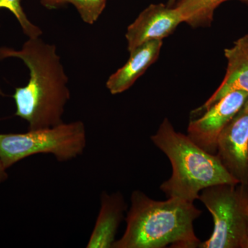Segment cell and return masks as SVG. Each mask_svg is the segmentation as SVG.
Wrapping results in <instances>:
<instances>
[{
    "mask_svg": "<svg viewBox=\"0 0 248 248\" xmlns=\"http://www.w3.org/2000/svg\"><path fill=\"white\" fill-rule=\"evenodd\" d=\"M11 58L22 60L30 71L28 84L17 88L13 95L16 115L28 122L29 130L63 123L62 118L71 92L55 45L39 37L29 38L20 50L0 48V60Z\"/></svg>",
    "mask_w": 248,
    "mask_h": 248,
    "instance_id": "1",
    "label": "cell"
},
{
    "mask_svg": "<svg viewBox=\"0 0 248 248\" xmlns=\"http://www.w3.org/2000/svg\"><path fill=\"white\" fill-rule=\"evenodd\" d=\"M122 237L112 248H200L194 221L202 215L193 202L178 198L155 201L133 191Z\"/></svg>",
    "mask_w": 248,
    "mask_h": 248,
    "instance_id": "2",
    "label": "cell"
},
{
    "mask_svg": "<svg viewBox=\"0 0 248 248\" xmlns=\"http://www.w3.org/2000/svg\"><path fill=\"white\" fill-rule=\"evenodd\" d=\"M152 141L170 161L172 174L160 189L169 198L193 202L200 192L210 186L237 184L216 155L195 144L187 135L177 133L167 118L151 136Z\"/></svg>",
    "mask_w": 248,
    "mask_h": 248,
    "instance_id": "3",
    "label": "cell"
},
{
    "mask_svg": "<svg viewBox=\"0 0 248 248\" xmlns=\"http://www.w3.org/2000/svg\"><path fill=\"white\" fill-rule=\"evenodd\" d=\"M86 146L84 124L76 121L25 133L0 134V159L6 170L37 154L53 155L65 162L82 155Z\"/></svg>",
    "mask_w": 248,
    "mask_h": 248,
    "instance_id": "4",
    "label": "cell"
},
{
    "mask_svg": "<svg viewBox=\"0 0 248 248\" xmlns=\"http://www.w3.org/2000/svg\"><path fill=\"white\" fill-rule=\"evenodd\" d=\"M199 200L214 220L211 237L200 248H247L248 186L222 184L201 192Z\"/></svg>",
    "mask_w": 248,
    "mask_h": 248,
    "instance_id": "5",
    "label": "cell"
},
{
    "mask_svg": "<svg viewBox=\"0 0 248 248\" xmlns=\"http://www.w3.org/2000/svg\"><path fill=\"white\" fill-rule=\"evenodd\" d=\"M248 98V93L246 91H233L227 94L204 112L200 118L191 121L187 136L204 151L216 155L220 134Z\"/></svg>",
    "mask_w": 248,
    "mask_h": 248,
    "instance_id": "6",
    "label": "cell"
},
{
    "mask_svg": "<svg viewBox=\"0 0 248 248\" xmlns=\"http://www.w3.org/2000/svg\"><path fill=\"white\" fill-rule=\"evenodd\" d=\"M216 155L236 182L248 186V98L220 134Z\"/></svg>",
    "mask_w": 248,
    "mask_h": 248,
    "instance_id": "7",
    "label": "cell"
},
{
    "mask_svg": "<svg viewBox=\"0 0 248 248\" xmlns=\"http://www.w3.org/2000/svg\"><path fill=\"white\" fill-rule=\"evenodd\" d=\"M182 22L175 7L164 4L150 5L127 29L125 38L129 53L146 42L163 40Z\"/></svg>",
    "mask_w": 248,
    "mask_h": 248,
    "instance_id": "8",
    "label": "cell"
},
{
    "mask_svg": "<svg viewBox=\"0 0 248 248\" xmlns=\"http://www.w3.org/2000/svg\"><path fill=\"white\" fill-rule=\"evenodd\" d=\"M126 208V203L121 192L109 195L103 191L100 210L86 248H112Z\"/></svg>",
    "mask_w": 248,
    "mask_h": 248,
    "instance_id": "9",
    "label": "cell"
},
{
    "mask_svg": "<svg viewBox=\"0 0 248 248\" xmlns=\"http://www.w3.org/2000/svg\"><path fill=\"white\" fill-rule=\"evenodd\" d=\"M162 45V40L151 41L130 51L128 62L108 79L107 87L111 94L130 89L159 58Z\"/></svg>",
    "mask_w": 248,
    "mask_h": 248,
    "instance_id": "10",
    "label": "cell"
},
{
    "mask_svg": "<svg viewBox=\"0 0 248 248\" xmlns=\"http://www.w3.org/2000/svg\"><path fill=\"white\" fill-rule=\"evenodd\" d=\"M224 53L228 61L224 79L211 97L203 106L192 111V115H202L212 106L233 91L248 93V54L236 42L231 48L225 49Z\"/></svg>",
    "mask_w": 248,
    "mask_h": 248,
    "instance_id": "11",
    "label": "cell"
},
{
    "mask_svg": "<svg viewBox=\"0 0 248 248\" xmlns=\"http://www.w3.org/2000/svg\"><path fill=\"white\" fill-rule=\"evenodd\" d=\"M230 0H179L177 9L183 22L193 28L209 27L213 20L215 10ZM248 6V0H237Z\"/></svg>",
    "mask_w": 248,
    "mask_h": 248,
    "instance_id": "12",
    "label": "cell"
},
{
    "mask_svg": "<svg viewBox=\"0 0 248 248\" xmlns=\"http://www.w3.org/2000/svg\"><path fill=\"white\" fill-rule=\"evenodd\" d=\"M21 1L22 0H0V9H8L14 15L20 24L23 32L29 38L40 37L42 31L29 20L23 10Z\"/></svg>",
    "mask_w": 248,
    "mask_h": 248,
    "instance_id": "13",
    "label": "cell"
},
{
    "mask_svg": "<svg viewBox=\"0 0 248 248\" xmlns=\"http://www.w3.org/2000/svg\"><path fill=\"white\" fill-rule=\"evenodd\" d=\"M66 4H73L86 24H93L102 14L107 0H66Z\"/></svg>",
    "mask_w": 248,
    "mask_h": 248,
    "instance_id": "14",
    "label": "cell"
},
{
    "mask_svg": "<svg viewBox=\"0 0 248 248\" xmlns=\"http://www.w3.org/2000/svg\"><path fill=\"white\" fill-rule=\"evenodd\" d=\"M42 6L48 9H56L66 4V0H40Z\"/></svg>",
    "mask_w": 248,
    "mask_h": 248,
    "instance_id": "15",
    "label": "cell"
},
{
    "mask_svg": "<svg viewBox=\"0 0 248 248\" xmlns=\"http://www.w3.org/2000/svg\"><path fill=\"white\" fill-rule=\"evenodd\" d=\"M236 42H237L246 50V53L248 54V34L243 36L239 40H236Z\"/></svg>",
    "mask_w": 248,
    "mask_h": 248,
    "instance_id": "16",
    "label": "cell"
},
{
    "mask_svg": "<svg viewBox=\"0 0 248 248\" xmlns=\"http://www.w3.org/2000/svg\"><path fill=\"white\" fill-rule=\"evenodd\" d=\"M8 179V174L6 172V169H5L4 165L0 159V184L4 182Z\"/></svg>",
    "mask_w": 248,
    "mask_h": 248,
    "instance_id": "17",
    "label": "cell"
},
{
    "mask_svg": "<svg viewBox=\"0 0 248 248\" xmlns=\"http://www.w3.org/2000/svg\"><path fill=\"white\" fill-rule=\"evenodd\" d=\"M177 0H169V1H168V6H173V5L175 4L176 1H177Z\"/></svg>",
    "mask_w": 248,
    "mask_h": 248,
    "instance_id": "18",
    "label": "cell"
},
{
    "mask_svg": "<svg viewBox=\"0 0 248 248\" xmlns=\"http://www.w3.org/2000/svg\"><path fill=\"white\" fill-rule=\"evenodd\" d=\"M247 248H248V240H247Z\"/></svg>",
    "mask_w": 248,
    "mask_h": 248,
    "instance_id": "19",
    "label": "cell"
}]
</instances>
